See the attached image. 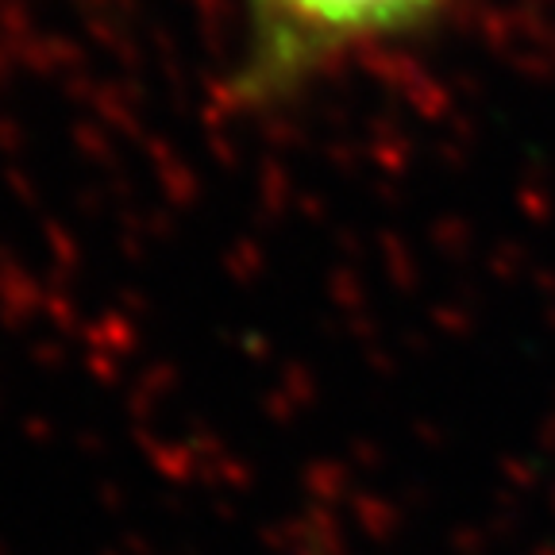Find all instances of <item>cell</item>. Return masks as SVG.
Segmentation results:
<instances>
[{
  "instance_id": "cell-1",
  "label": "cell",
  "mask_w": 555,
  "mask_h": 555,
  "mask_svg": "<svg viewBox=\"0 0 555 555\" xmlns=\"http://www.w3.org/2000/svg\"><path fill=\"white\" fill-rule=\"evenodd\" d=\"M451 0H247V51L228 96L243 108L297 93L351 54L428 27Z\"/></svg>"
}]
</instances>
